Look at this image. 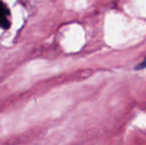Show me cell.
<instances>
[{
  "label": "cell",
  "instance_id": "cell-1",
  "mask_svg": "<svg viewBox=\"0 0 146 145\" xmlns=\"http://www.w3.org/2000/svg\"><path fill=\"white\" fill-rule=\"evenodd\" d=\"M9 11H8L7 7L2 3L0 0V27L4 28H9L10 22H9Z\"/></svg>",
  "mask_w": 146,
  "mask_h": 145
},
{
  "label": "cell",
  "instance_id": "cell-2",
  "mask_svg": "<svg viewBox=\"0 0 146 145\" xmlns=\"http://www.w3.org/2000/svg\"><path fill=\"white\" fill-rule=\"evenodd\" d=\"M144 68H146V57L140 64H138V66H136L135 69H136V70H142V69H144Z\"/></svg>",
  "mask_w": 146,
  "mask_h": 145
}]
</instances>
